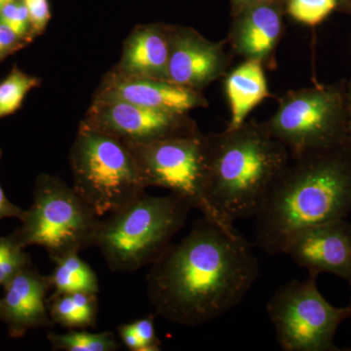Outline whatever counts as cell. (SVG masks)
Here are the masks:
<instances>
[{"mask_svg": "<svg viewBox=\"0 0 351 351\" xmlns=\"http://www.w3.org/2000/svg\"><path fill=\"white\" fill-rule=\"evenodd\" d=\"M258 274V258L245 237L202 216L151 265L147 297L164 319L199 326L239 306Z\"/></svg>", "mask_w": 351, "mask_h": 351, "instance_id": "obj_1", "label": "cell"}, {"mask_svg": "<svg viewBox=\"0 0 351 351\" xmlns=\"http://www.w3.org/2000/svg\"><path fill=\"white\" fill-rule=\"evenodd\" d=\"M350 212L348 159L324 151L290 156L256 214V243L269 255L285 254L298 233Z\"/></svg>", "mask_w": 351, "mask_h": 351, "instance_id": "obj_2", "label": "cell"}, {"mask_svg": "<svg viewBox=\"0 0 351 351\" xmlns=\"http://www.w3.org/2000/svg\"><path fill=\"white\" fill-rule=\"evenodd\" d=\"M208 198L221 223L255 217L290 154L263 123L206 135Z\"/></svg>", "mask_w": 351, "mask_h": 351, "instance_id": "obj_3", "label": "cell"}, {"mask_svg": "<svg viewBox=\"0 0 351 351\" xmlns=\"http://www.w3.org/2000/svg\"><path fill=\"white\" fill-rule=\"evenodd\" d=\"M191 207L179 196L143 193L101 218L94 247L114 272H131L151 265L172 244L186 225Z\"/></svg>", "mask_w": 351, "mask_h": 351, "instance_id": "obj_4", "label": "cell"}, {"mask_svg": "<svg viewBox=\"0 0 351 351\" xmlns=\"http://www.w3.org/2000/svg\"><path fill=\"white\" fill-rule=\"evenodd\" d=\"M73 188L99 218L145 193L144 180L125 142L94 127H80L71 149Z\"/></svg>", "mask_w": 351, "mask_h": 351, "instance_id": "obj_5", "label": "cell"}, {"mask_svg": "<svg viewBox=\"0 0 351 351\" xmlns=\"http://www.w3.org/2000/svg\"><path fill=\"white\" fill-rule=\"evenodd\" d=\"M101 218L59 178L41 175L20 226L12 232L21 246L43 247L50 260L94 247Z\"/></svg>", "mask_w": 351, "mask_h": 351, "instance_id": "obj_6", "label": "cell"}, {"mask_svg": "<svg viewBox=\"0 0 351 351\" xmlns=\"http://www.w3.org/2000/svg\"><path fill=\"white\" fill-rule=\"evenodd\" d=\"M126 144L137 161L147 189H168L205 218L226 228H234L221 223L208 198L206 135L197 132Z\"/></svg>", "mask_w": 351, "mask_h": 351, "instance_id": "obj_7", "label": "cell"}, {"mask_svg": "<svg viewBox=\"0 0 351 351\" xmlns=\"http://www.w3.org/2000/svg\"><path fill=\"white\" fill-rule=\"evenodd\" d=\"M317 276L308 272L304 280L293 279L277 289L267 302V313L283 350H335L339 325L351 317V306H332L321 295Z\"/></svg>", "mask_w": 351, "mask_h": 351, "instance_id": "obj_8", "label": "cell"}, {"mask_svg": "<svg viewBox=\"0 0 351 351\" xmlns=\"http://www.w3.org/2000/svg\"><path fill=\"white\" fill-rule=\"evenodd\" d=\"M341 100L337 93L320 89L290 91L276 112L263 122L270 135L291 157L325 151L338 131Z\"/></svg>", "mask_w": 351, "mask_h": 351, "instance_id": "obj_9", "label": "cell"}, {"mask_svg": "<svg viewBox=\"0 0 351 351\" xmlns=\"http://www.w3.org/2000/svg\"><path fill=\"white\" fill-rule=\"evenodd\" d=\"M126 143H147L199 132L186 114L152 110L119 100L101 99L85 122Z\"/></svg>", "mask_w": 351, "mask_h": 351, "instance_id": "obj_10", "label": "cell"}, {"mask_svg": "<svg viewBox=\"0 0 351 351\" xmlns=\"http://www.w3.org/2000/svg\"><path fill=\"white\" fill-rule=\"evenodd\" d=\"M285 255L308 272H328L351 283V225L341 219L306 228L290 242Z\"/></svg>", "mask_w": 351, "mask_h": 351, "instance_id": "obj_11", "label": "cell"}, {"mask_svg": "<svg viewBox=\"0 0 351 351\" xmlns=\"http://www.w3.org/2000/svg\"><path fill=\"white\" fill-rule=\"evenodd\" d=\"M3 289L0 322L6 325L11 338H22L31 330L53 326L47 304L52 287L48 277L32 263L20 270Z\"/></svg>", "mask_w": 351, "mask_h": 351, "instance_id": "obj_12", "label": "cell"}, {"mask_svg": "<svg viewBox=\"0 0 351 351\" xmlns=\"http://www.w3.org/2000/svg\"><path fill=\"white\" fill-rule=\"evenodd\" d=\"M169 38L167 82L197 91L226 73L228 59L221 44L191 31L176 32Z\"/></svg>", "mask_w": 351, "mask_h": 351, "instance_id": "obj_13", "label": "cell"}, {"mask_svg": "<svg viewBox=\"0 0 351 351\" xmlns=\"http://www.w3.org/2000/svg\"><path fill=\"white\" fill-rule=\"evenodd\" d=\"M282 29L280 0L256 4L237 11L230 34V44L246 60L272 64Z\"/></svg>", "mask_w": 351, "mask_h": 351, "instance_id": "obj_14", "label": "cell"}, {"mask_svg": "<svg viewBox=\"0 0 351 351\" xmlns=\"http://www.w3.org/2000/svg\"><path fill=\"white\" fill-rule=\"evenodd\" d=\"M101 99L128 101L141 107L179 114L208 105L196 90L167 80L124 75L110 83Z\"/></svg>", "mask_w": 351, "mask_h": 351, "instance_id": "obj_15", "label": "cell"}, {"mask_svg": "<svg viewBox=\"0 0 351 351\" xmlns=\"http://www.w3.org/2000/svg\"><path fill=\"white\" fill-rule=\"evenodd\" d=\"M169 55V34L157 27H143L126 43L122 75L166 80Z\"/></svg>", "mask_w": 351, "mask_h": 351, "instance_id": "obj_16", "label": "cell"}, {"mask_svg": "<svg viewBox=\"0 0 351 351\" xmlns=\"http://www.w3.org/2000/svg\"><path fill=\"white\" fill-rule=\"evenodd\" d=\"M225 88L232 112L226 130L243 125L251 110L269 97L263 64L256 60H246L233 69L226 77Z\"/></svg>", "mask_w": 351, "mask_h": 351, "instance_id": "obj_17", "label": "cell"}, {"mask_svg": "<svg viewBox=\"0 0 351 351\" xmlns=\"http://www.w3.org/2000/svg\"><path fill=\"white\" fill-rule=\"evenodd\" d=\"M53 325L68 329L96 326L99 311L98 294L92 293H53L47 299Z\"/></svg>", "mask_w": 351, "mask_h": 351, "instance_id": "obj_18", "label": "cell"}, {"mask_svg": "<svg viewBox=\"0 0 351 351\" xmlns=\"http://www.w3.org/2000/svg\"><path fill=\"white\" fill-rule=\"evenodd\" d=\"M54 269L47 276L54 293L85 292L98 294L100 284L94 269L80 257L71 253L53 261Z\"/></svg>", "mask_w": 351, "mask_h": 351, "instance_id": "obj_19", "label": "cell"}, {"mask_svg": "<svg viewBox=\"0 0 351 351\" xmlns=\"http://www.w3.org/2000/svg\"><path fill=\"white\" fill-rule=\"evenodd\" d=\"M48 341L53 350L63 351H117L120 343L112 332H90L85 329H69L64 334L50 332Z\"/></svg>", "mask_w": 351, "mask_h": 351, "instance_id": "obj_20", "label": "cell"}, {"mask_svg": "<svg viewBox=\"0 0 351 351\" xmlns=\"http://www.w3.org/2000/svg\"><path fill=\"white\" fill-rule=\"evenodd\" d=\"M156 315L149 314L142 319L120 325L117 332L124 346L131 351H159L161 341L154 326Z\"/></svg>", "mask_w": 351, "mask_h": 351, "instance_id": "obj_21", "label": "cell"}, {"mask_svg": "<svg viewBox=\"0 0 351 351\" xmlns=\"http://www.w3.org/2000/svg\"><path fill=\"white\" fill-rule=\"evenodd\" d=\"M38 84V78L22 71H12L4 82L0 83V119L15 112L22 105L25 95Z\"/></svg>", "mask_w": 351, "mask_h": 351, "instance_id": "obj_22", "label": "cell"}, {"mask_svg": "<svg viewBox=\"0 0 351 351\" xmlns=\"http://www.w3.org/2000/svg\"><path fill=\"white\" fill-rule=\"evenodd\" d=\"M31 256L11 233L0 237V288L3 287L20 270L31 265Z\"/></svg>", "mask_w": 351, "mask_h": 351, "instance_id": "obj_23", "label": "cell"}, {"mask_svg": "<svg viewBox=\"0 0 351 351\" xmlns=\"http://www.w3.org/2000/svg\"><path fill=\"white\" fill-rule=\"evenodd\" d=\"M338 4V0H289L287 10L293 19L314 27L326 19Z\"/></svg>", "mask_w": 351, "mask_h": 351, "instance_id": "obj_24", "label": "cell"}, {"mask_svg": "<svg viewBox=\"0 0 351 351\" xmlns=\"http://www.w3.org/2000/svg\"><path fill=\"white\" fill-rule=\"evenodd\" d=\"M23 3L27 9L29 22L34 31H43L51 18L48 0H23Z\"/></svg>", "mask_w": 351, "mask_h": 351, "instance_id": "obj_25", "label": "cell"}, {"mask_svg": "<svg viewBox=\"0 0 351 351\" xmlns=\"http://www.w3.org/2000/svg\"><path fill=\"white\" fill-rule=\"evenodd\" d=\"M24 211V209L9 200L0 184V221L8 218L20 219Z\"/></svg>", "mask_w": 351, "mask_h": 351, "instance_id": "obj_26", "label": "cell"}, {"mask_svg": "<svg viewBox=\"0 0 351 351\" xmlns=\"http://www.w3.org/2000/svg\"><path fill=\"white\" fill-rule=\"evenodd\" d=\"M29 16L27 12V9L25 8V4H18L17 12H16L15 17L11 23L9 27L12 29V31L17 34L18 38L24 36L25 32H27V27L29 24Z\"/></svg>", "mask_w": 351, "mask_h": 351, "instance_id": "obj_27", "label": "cell"}, {"mask_svg": "<svg viewBox=\"0 0 351 351\" xmlns=\"http://www.w3.org/2000/svg\"><path fill=\"white\" fill-rule=\"evenodd\" d=\"M272 1H278V0H232L237 11L241 10V9L246 8V7L256 5V4Z\"/></svg>", "mask_w": 351, "mask_h": 351, "instance_id": "obj_28", "label": "cell"}, {"mask_svg": "<svg viewBox=\"0 0 351 351\" xmlns=\"http://www.w3.org/2000/svg\"><path fill=\"white\" fill-rule=\"evenodd\" d=\"M13 1V0H0V10H1L2 7L6 5L9 2Z\"/></svg>", "mask_w": 351, "mask_h": 351, "instance_id": "obj_29", "label": "cell"}, {"mask_svg": "<svg viewBox=\"0 0 351 351\" xmlns=\"http://www.w3.org/2000/svg\"><path fill=\"white\" fill-rule=\"evenodd\" d=\"M339 1V0H338ZM341 1H343V0H341ZM346 1H350V0H346Z\"/></svg>", "mask_w": 351, "mask_h": 351, "instance_id": "obj_30", "label": "cell"}]
</instances>
